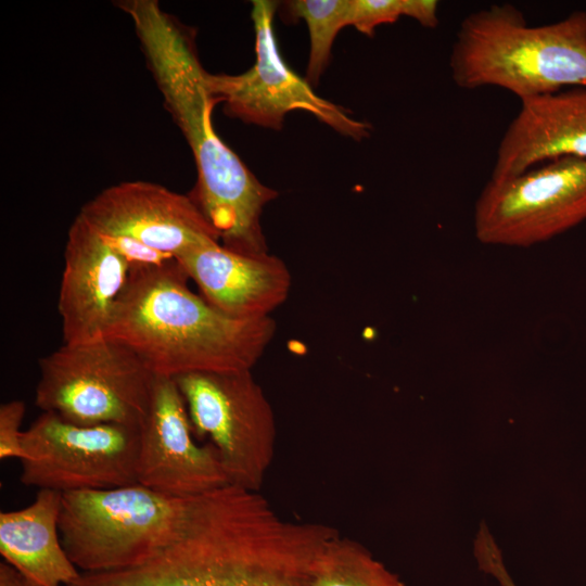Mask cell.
<instances>
[{"label":"cell","instance_id":"obj_22","mask_svg":"<svg viewBox=\"0 0 586 586\" xmlns=\"http://www.w3.org/2000/svg\"><path fill=\"white\" fill-rule=\"evenodd\" d=\"M474 556L482 571L494 576L501 586H517L510 577L502 555L486 527H481L474 540Z\"/></svg>","mask_w":586,"mask_h":586},{"label":"cell","instance_id":"obj_13","mask_svg":"<svg viewBox=\"0 0 586 586\" xmlns=\"http://www.w3.org/2000/svg\"><path fill=\"white\" fill-rule=\"evenodd\" d=\"M129 273L126 260L78 214L67 232L58 297L63 343L81 344L106 336Z\"/></svg>","mask_w":586,"mask_h":586},{"label":"cell","instance_id":"obj_4","mask_svg":"<svg viewBox=\"0 0 586 586\" xmlns=\"http://www.w3.org/2000/svg\"><path fill=\"white\" fill-rule=\"evenodd\" d=\"M449 68L462 89L499 87L520 101L586 87V11L540 26L513 4H493L460 23Z\"/></svg>","mask_w":586,"mask_h":586},{"label":"cell","instance_id":"obj_9","mask_svg":"<svg viewBox=\"0 0 586 586\" xmlns=\"http://www.w3.org/2000/svg\"><path fill=\"white\" fill-rule=\"evenodd\" d=\"M22 441L20 481L26 486L64 494L138 484L139 426L78 425L43 411Z\"/></svg>","mask_w":586,"mask_h":586},{"label":"cell","instance_id":"obj_18","mask_svg":"<svg viewBox=\"0 0 586 586\" xmlns=\"http://www.w3.org/2000/svg\"><path fill=\"white\" fill-rule=\"evenodd\" d=\"M351 0H292L284 2L285 16L305 21L309 33V58L305 79L318 85L327 68L339 31L347 26Z\"/></svg>","mask_w":586,"mask_h":586},{"label":"cell","instance_id":"obj_7","mask_svg":"<svg viewBox=\"0 0 586 586\" xmlns=\"http://www.w3.org/2000/svg\"><path fill=\"white\" fill-rule=\"evenodd\" d=\"M174 380L193 432L209 437L229 485L258 492L275 457L277 424L251 370L195 372Z\"/></svg>","mask_w":586,"mask_h":586},{"label":"cell","instance_id":"obj_15","mask_svg":"<svg viewBox=\"0 0 586 586\" xmlns=\"http://www.w3.org/2000/svg\"><path fill=\"white\" fill-rule=\"evenodd\" d=\"M562 157L586 158V87L522 100L499 142L491 179Z\"/></svg>","mask_w":586,"mask_h":586},{"label":"cell","instance_id":"obj_16","mask_svg":"<svg viewBox=\"0 0 586 586\" xmlns=\"http://www.w3.org/2000/svg\"><path fill=\"white\" fill-rule=\"evenodd\" d=\"M62 495L38 489L27 507L0 513V553L34 586H68L81 575L60 535Z\"/></svg>","mask_w":586,"mask_h":586},{"label":"cell","instance_id":"obj_17","mask_svg":"<svg viewBox=\"0 0 586 586\" xmlns=\"http://www.w3.org/2000/svg\"><path fill=\"white\" fill-rule=\"evenodd\" d=\"M311 586H406L362 545L337 535L323 552Z\"/></svg>","mask_w":586,"mask_h":586},{"label":"cell","instance_id":"obj_20","mask_svg":"<svg viewBox=\"0 0 586 586\" xmlns=\"http://www.w3.org/2000/svg\"><path fill=\"white\" fill-rule=\"evenodd\" d=\"M25 415V403L14 399L0 406V458H26L21 425Z\"/></svg>","mask_w":586,"mask_h":586},{"label":"cell","instance_id":"obj_6","mask_svg":"<svg viewBox=\"0 0 586 586\" xmlns=\"http://www.w3.org/2000/svg\"><path fill=\"white\" fill-rule=\"evenodd\" d=\"M189 498L140 484L64 493L59 530L65 551L81 573L137 566L164 543Z\"/></svg>","mask_w":586,"mask_h":586},{"label":"cell","instance_id":"obj_14","mask_svg":"<svg viewBox=\"0 0 586 586\" xmlns=\"http://www.w3.org/2000/svg\"><path fill=\"white\" fill-rule=\"evenodd\" d=\"M200 295L218 311L238 319L269 317L288 298L292 275L275 255H245L219 242L176 257Z\"/></svg>","mask_w":586,"mask_h":586},{"label":"cell","instance_id":"obj_8","mask_svg":"<svg viewBox=\"0 0 586 586\" xmlns=\"http://www.w3.org/2000/svg\"><path fill=\"white\" fill-rule=\"evenodd\" d=\"M586 220V158L562 157L520 175L489 179L473 212L483 244L530 247Z\"/></svg>","mask_w":586,"mask_h":586},{"label":"cell","instance_id":"obj_23","mask_svg":"<svg viewBox=\"0 0 586 586\" xmlns=\"http://www.w3.org/2000/svg\"><path fill=\"white\" fill-rule=\"evenodd\" d=\"M0 586H34L20 571L8 562L0 563Z\"/></svg>","mask_w":586,"mask_h":586},{"label":"cell","instance_id":"obj_2","mask_svg":"<svg viewBox=\"0 0 586 586\" xmlns=\"http://www.w3.org/2000/svg\"><path fill=\"white\" fill-rule=\"evenodd\" d=\"M131 18L164 104L189 144L196 183L190 193L228 250L268 253L260 217L278 192L263 184L220 139L213 125L217 104L194 42L156 0L117 2Z\"/></svg>","mask_w":586,"mask_h":586},{"label":"cell","instance_id":"obj_21","mask_svg":"<svg viewBox=\"0 0 586 586\" xmlns=\"http://www.w3.org/2000/svg\"><path fill=\"white\" fill-rule=\"evenodd\" d=\"M102 234L111 246L126 260L130 271L162 267L176 259L173 255L152 249L136 239L118 234Z\"/></svg>","mask_w":586,"mask_h":586},{"label":"cell","instance_id":"obj_19","mask_svg":"<svg viewBox=\"0 0 586 586\" xmlns=\"http://www.w3.org/2000/svg\"><path fill=\"white\" fill-rule=\"evenodd\" d=\"M437 9L435 0H351L347 26L372 37L378 26L408 16L423 27L435 28L440 23Z\"/></svg>","mask_w":586,"mask_h":586},{"label":"cell","instance_id":"obj_10","mask_svg":"<svg viewBox=\"0 0 586 586\" xmlns=\"http://www.w3.org/2000/svg\"><path fill=\"white\" fill-rule=\"evenodd\" d=\"M278 7L276 1H252L255 63L238 75L208 73L213 98L224 103L229 117L246 124L278 130L285 115L297 110L313 114L339 133L357 141L369 137L368 123L353 118L342 106L319 97L309 82L285 63L273 27Z\"/></svg>","mask_w":586,"mask_h":586},{"label":"cell","instance_id":"obj_1","mask_svg":"<svg viewBox=\"0 0 586 586\" xmlns=\"http://www.w3.org/2000/svg\"><path fill=\"white\" fill-rule=\"evenodd\" d=\"M337 535L284 520L258 492L227 485L190 497L165 542L139 565L81 573L68 586H311Z\"/></svg>","mask_w":586,"mask_h":586},{"label":"cell","instance_id":"obj_12","mask_svg":"<svg viewBox=\"0 0 586 586\" xmlns=\"http://www.w3.org/2000/svg\"><path fill=\"white\" fill-rule=\"evenodd\" d=\"M104 234L136 239L175 258L219 235L189 195L149 181H125L102 190L78 213Z\"/></svg>","mask_w":586,"mask_h":586},{"label":"cell","instance_id":"obj_11","mask_svg":"<svg viewBox=\"0 0 586 586\" xmlns=\"http://www.w3.org/2000/svg\"><path fill=\"white\" fill-rule=\"evenodd\" d=\"M139 430L138 484L177 498L229 485L214 446H200L193 440L188 409L174 379L155 375Z\"/></svg>","mask_w":586,"mask_h":586},{"label":"cell","instance_id":"obj_5","mask_svg":"<svg viewBox=\"0 0 586 586\" xmlns=\"http://www.w3.org/2000/svg\"><path fill=\"white\" fill-rule=\"evenodd\" d=\"M154 379L140 357L117 340L63 343L39 359L35 404L73 424L140 426Z\"/></svg>","mask_w":586,"mask_h":586},{"label":"cell","instance_id":"obj_3","mask_svg":"<svg viewBox=\"0 0 586 586\" xmlns=\"http://www.w3.org/2000/svg\"><path fill=\"white\" fill-rule=\"evenodd\" d=\"M188 280L177 259L131 270L106 336L130 347L156 377L251 370L272 341L276 321L227 316Z\"/></svg>","mask_w":586,"mask_h":586}]
</instances>
